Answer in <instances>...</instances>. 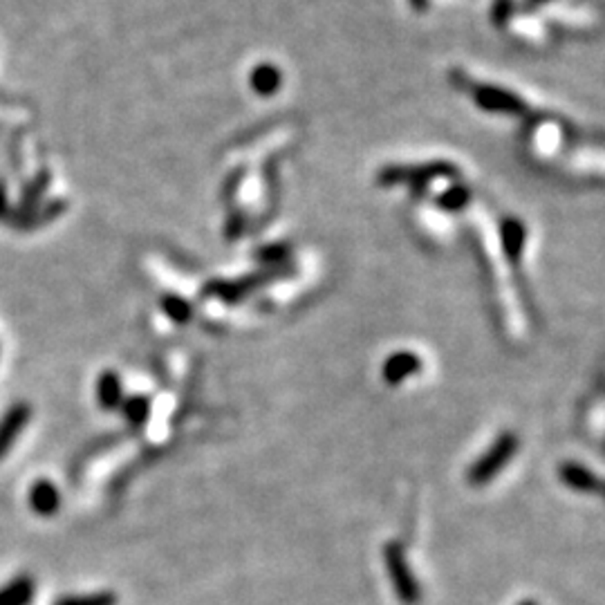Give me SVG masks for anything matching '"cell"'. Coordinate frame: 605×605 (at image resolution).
Here are the masks:
<instances>
[{
    "label": "cell",
    "mask_w": 605,
    "mask_h": 605,
    "mask_svg": "<svg viewBox=\"0 0 605 605\" xmlns=\"http://www.w3.org/2000/svg\"><path fill=\"white\" fill-rule=\"evenodd\" d=\"M518 446H520L518 435L509 433V430L497 435V439L487 448V453L471 464L469 473H466L469 484H473V487H482V484L491 482V480L496 478V475L500 473L506 464H509L511 457L518 453Z\"/></svg>",
    "instance_id": "6da1fadb"
},
{
    "label": "cell",
    "mask_w": 605,
    "mask_h": 605,
    "mask_svg": "<svg viewBox=\"0 0 605 605\" xmlns=\"http://www.w3.org/2000/svg\"><path fill=\"white\" fill-rule=\"evenodd\" d=\"M384 563L385 572H388L390 583L394 587L399 603L402 605H417L421 601V587L417 583L415 574H412L411 565H408L406 554H403L399 542H388L384 547Z\"/></svg>",
    "instance_id": "7a4b0ae2"
},
{
    "label": "cell",
    "mask_w": 605,
    "mask_h": 605,
    "mask_svg": "<svg viewBox=\"0 0 605 605\" xmlns=\"http://www.w3.org/2000/svg\"><path fill=\"white\" fill-rule=\"evenodd\" d=\"M27 505H30V509L34 511L36 515H40V518H52V515H56L58 509H61V493H58V487L52 480L39 478L30 487Z\"/></svg>",
    "instance_id": "3957f363"
},
{
    "label": "cell",
    "mask_w": 605,
    "mask_h": 605,
    "mask_svg": "<svg viewBox=\"0 0 605 605\" xmlns=\"http://www.w3.org/2000/svg\"><path fill=\"white\" fill-rule=\"evenodd\" d=\"M31 417V408L25 402L13 403L12 408H7L3 417H0V460L9 453V448L16 444L18 435L22 433V428L27 426Z\"/></svg>",
    "instance_id": "277c9868"
},
{
    "label": "cell",
    "mask_w": 605,
    "mask_h": 605,
    "mask_svg": "<svg viewBox=\"0 0 605 605\" xmlns=\"http://www.w3.org/2000/svg\"><path fill=\"white\" fill-rule=\"evenodd\" d=\"M421 370V359L415 352H394L385 359L381 376L388 385H399L408 376H415Z\"/></svg>",
    "instance_id": "5b68a950"
},
{
    "label": "cell",
    "mask_w": 605,
    "mask_h": 605,
    "mask_svg": "<svg viewBox=\"0 0 605 605\" xmlns=\"http://www.w3.org/2000/svg\"><path fill=\"white\" fill-rule=\"evenodd\" d=\"M94 397H97L99 408L103 411H119L121 402H124V384L121 376L115 370H103L97 376V385H94Z\"/></svg>",
    "instance_id": "8992f818"
},
{
    "label": "cell",
    "mask_w": 605,
    "mask_h": 605,
    "mask_svg": "<svg viewBox=\"0 0 605 605\" xmlns=\"http://www.w3.org/2000/svg\"><path fill=\"white\" fill-rule=\"evenodd\" d=\"M558 478L565 487L574 488L581 493H599L601 480L592 473L587 466L578 464V462H563L558 466Z\"/></svg>",
    "instance_id": "52a82bcc"
},
{
    "label": "cell",
    "mask_w": 605,
    "mask_h": 605,
    "mask_svg": "<svg viewBox=\"0 0 605 605\" xmlns=\"http://www.w3.org/2000/svg\"><path fill=\"white\" fill-rule=\"evenodd\" d=\"M36 596V583L30 576H16L0 587V605H31Z\"/></svg>",
    "instance_id": "ba28073f"
},
{
    "label": "cell",
    "mask_w": 605,
    "mask_h": 605,
    "mask_svg": "<svg viewBox=\"0 0 605 605\" xmlns=\"http://www.w3.org/2000/svg\"><path fill=\"white\" fill-rule=\"evenodd\" d=\"M119 411L124 412L125 421H128L130 426L139 428V426L146 424L148 417H151V399H148L146 394H133V397L121 402Z\"/></svg>",
    "instance_id": "9c48e42d"
},
{
    "label": "cell",
    "mask_w": 605,
    "mask_h": 605,
    "mask_svg": "<svg viewBox=\"0 0 605 605\" xmlns=\"http://www.w3.org/2000/svg\"><path fill=\"white\" fill-rule=\"evenodd\" d=\"M115 592H90V594H67L54 601V605H117Z\"/></svg>",
    "instance_id": "30bf717a"
},
{
    "label": "cell",
    "mask_w": 605,
    "mask_h": 605,
    "mask_svg": "<svg viewBox=\"0 0 605 605\" xmlns=\"http://www.w3.org/2000/svg\"><path fill=\"white\" fill-rule=\"evenodd\" d=\"M161 307H164V312L169 314L175 323H186L188 318H191V307H188L186 300L177 298V296H166V298L161 300Z\"/></svg>",
    "instance_id": "8fae6325"
},
{
    "label": "cell",
    "mask_w": 605,
    "mask_h": 605,
    "mask_svg": "<svg viewBox=\"0 0 605 605\" xmlns=\"http://www.w3.org/2000/svg\"><path fill=\"white\" fill-rule=\"evenodd\" d=\"M518 605H538V603H536V601H532V599H524V601H520Z\"/></svg>",
    "instance_id": "7c38bea8"
}]
</instances>
